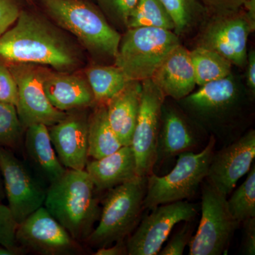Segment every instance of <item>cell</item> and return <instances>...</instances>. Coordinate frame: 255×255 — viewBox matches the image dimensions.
Listing matches in <instances>:
<instances>
[{
	"label": "cell",
	"instance_id": "obj_14",
	"mask_svg": "<svg viewBox=\"0 0 255 255\" xmlns=\"http://www.w3.org/2000/svg\"><path fill=\"white\" fill-rule=\"evenodd\" d=\"M166 100V99H165ZM210 137V136H209ZM209 137L203 135L180 109L167 105L164 100L161 113L160 126L154 170L185 152H199L205 147Z\"/></svg>",
	"mask_w": 255,
	"mask_h": 255
},
{
	"label": "cell",
	"instance_id": "obj_10",
	"mask_svg": "<svg viewBox=\"0 0 255 255\" xmlns=\"http://www.w3.org/2000/svg\"><path fill=\"white\" fill-rule=\"evenodd\" d=\"M0 173L8 207L19 224L43 206L47 189L12 150L1 146Z\"/></svg>",
	"mask_w": 255,
	"mask_h": 255
},
{
	"label": "cell",
	"instance_id": "obj_23",
	"mask_svg": "<svg viewBox=\"0 0 255 255\" xmlns=\"http://www.w3.org/2000/svg\"><path fill=\"white\" fill-rule=\"evenodd\" d=\"M89 114V157L102 158L124 146L111 127L107 117L106 104H97Z\"/></svg>",
	"mask_w": 255,
	"mask_h": 255
},
{
	"label": "cell",
	"instance_id": "obj_34",
	"mask_svg": "<svg viewBox=\"0 0 255 255\" xmlns=\"http://www.w3.org/2000/svg\"><path fill=\"white\" fill-rule=\"evenodd\" d=\"M25 4L23 0H0V36L14 24Z\"/></svg>",
	"mask_w": 255,
	"mask_h": 255
},
{
	"label": "cell",
	"instance_id": "obj_32",
	"mask_svg": "<svg viewBox=\"0 0 255 255\" xmlns=\"http://www.w3.org/2000/svg\"><path fill=\"white\" fill-rule=\"evenodd\" d=\"M194 220L184 221V225L169 240L163 249L159 251V255H182L188 246L194 233L195 225Z\"/></svg>",
	"mask_w": 255,
	"mask_h": 255
},
{
	"label": "cell",
	"instance_id": "obj_4",
	"mask_svg": "<svg viewBox=\"0 0 255 255\" xmlns=\"http://www.w3.org/2000/svg\"><path fill=\"white\" fill-rule=\"evenodd\" d=\"M147 181V177H137L108 190L98 225L85 242L98 249L131 234L142 218Z\"/></svg>",
	"mask_w": 255,
	"mask_h": 255
},
{
	"label": "cell",
	"instance_id": "obj_27",
	"mask_svg": "<svg viewBox=\"0 0 255 255\" xmlns=\"http://www.w3.org/2000/svg\"><path fill=\"white\" fill-rule=\"evenodd\" d=\"M173 20L174 33L178 36L190 30L196 23L200 22L206 15L207 9L201 0H159Z\"/></svg>",
	"mask_w": 255,
	"mask_h": 255
},
{
	"label": "cell",
	"instance_id": "obj_6",
	"mask_svg": "<svg viewBox=\"0 0 255 255\" xmlns=\"http://www.w3.org/2000/svg\"><path fill=\"white\" fill-rule=\"evenodd\" d=\"M174 31L163 28H128L122 35L114 65L128 81L152 78L167 55L180 45Z\"/></svg>",
	"mask_w": 255,
	"mask_h": 255
},
{
	"label": "cell",
	"instance_id": "obj_35",
	"mask_svg": "<svg viewBox=\"0 0 255 255\" xmlns=\"http://www.w3.org/2000/svg\"><path fill=\"white\" fill-rule=\"evenodd\" d=\"M209 14H218L241 9L248 0H201Z\"/></svg>",
	"mask_w": 255,
	"mask_h": 255
},
{
	"label": "cell",
	"instance_id": "obj_26",
	"mask_svg": "<svg viewBox=\"0 0 255 255\" xmlns=\"http://www.w3.org/2000/svg\"><path fill=\"white\" fill-rule=\"evenodd\" d=\"M152 27L174 32L173 20L159 0H139L129 16L128 28Z\"/></svg>",
	"mask_w": 255,
	"mask_h": 255
},
{
	"label": "cell",
	"instance_id": "obj_37",
	"mask_svg": "<svg viewBox=\"0 0 255 255\" xmlns=\"http://www.w3.org/2000/svg\"><path fill=\"white\" fill-rule=\"evenodd\" d=\"M113 246H107L97 249L95 255H127V243L123 241H117Z\"/></svg>",
	"mask_w": 255,
	"mask_h": 255
},
{
	"label": "cell",
	"instance_id": "obj_40",
	"mask_svg": "<svg viewBox=\"0 0 255 255\" xmlns=\"http://www.w3.org/2000/svg\"><path fill=\"white\" fill-rule=\"evenodd\" d=\"M20 255L18 252L9 249L6 247L0 245V255Z\"/></svg>",
	"mask_w": 255,
	"mask_h": 255
},
{
	"label": "cell",
	"instance_id": "obj_31",
	"mask_svg": "<svg viewBox=\"0 0 255 255\" xmlns=\"http://www.w3.org/2000/svg\"><path fill=\"white\" fill-rule=\"evenodd\" d=\"M17 226L8 206L0 203V245L21 254L24 251L16 241Z\"/></svg>",
	"mask_w": 255,
	"mask_h": 255
},
{
	"label": "cell",
	"instance_id": "obj_5",
	"mask_svg": "<svg viewBox=\"0 0 255 255\" xmlns=\"http://www.w3.org/2000/svg\"><path fill=\"white\" fill-rule=\"evenodd\" d=\"M216 140L210 135L209 142L199 152H182L175 166L164 176L153 173L147 176L144 209L176 201H185L195 195L207 177Z\"/></svg>",
	"mask_w": 255,
	"mask_h": 255
},
{
	"label": "cell",
	"instance_id": "obj_8",
	"mask_svg": "<svg viewBox=\"0 0 255 255\" xmlns=\"http://www.w3.org/2000/svg\"><path fill=\"white\" fill-rule=\"evenodd\" d=\"M141 218L126 242L128 255H157L179 223L195 219L196 204L187 200L162 204Z\"/></svg>",
	"mask_w": 255,
	"mask_h": 255
},
{
	"label": "cell",
	"instance_id": "obj_22",
	"mask_svg": "<svg viewBox=\"0 0 255 255\" xmlns=\"http://www.w3.org/2000/svg\"><path fill=\"white\" fill-rule=\"evenodd\" d=\"M200 89L182 100V108L194 119L223 106L232 105L242 100L239 90L231 75L207 82Z\"/></svg>",
	"mask_w": 255,
	"mask_h": 255
},
{
	"label": "cell",
	"instance_id": "obj_15",
	"mask_svg": "<svg viewBox=\"0 0 255 255\" xmlns=\"http://www.w3.org/2000/svg\"><path fill=\"white\" fill-rule=\"evenodd\" d=\"M255 157V131L251 129L231 143L215 150L206 179L223 195L234 190L251 170Z\"/></svg>",
	"mask_w": 255,
	"mask_h": 255
},
{
	"label": "cell",
	"instance_id": "obj_19",
	"mask_svg": "<svg viewBox=\"0 0 255 255\" xmlns=\"http://www.w3.org/2000/svg\"><path fill=\"white\" fill-rule=\"evenodd\" d=\"M85 169L99 191L110 190L139 177L130 145L122 146L111 155L87 162Z\"/></svg>",
	"mask_w": 255,
	"mask_h": 255
},
{
	"label": "cell",
	"instance_id": "obj_20",
	"mask_svg": "<svg viewBox=\"0 0 255 255\" xmlns=\"http://www.w3.org/2000/svg\"><path fill=\"white\" fill-rule=\"evenodd\" d=\"M25 152L37 174L48 184L60 179L66 171L56 155L48 127L33 124L25 129Z\"/></svg>",
	"mask_w": 255,
	"mask_h": 255
},
{
	"label": "cell",
	"instance_id": "obj_41",
	"mask_svg": "<svg viewBox=\"0 0 255 255\" xmlns=\"http://www.w3.org/2000/svg\"><path fill=\"white\" fill-rule=\"evenodd\" d=\"M5 199V193L4 185H3L2 178H1V173H0V202Z\"/></svg>",
	"mask_w": 255,
	"mask_h": 255
},
{
	"label": "cell",
	"instance_id": "obj_36",
	"mask_svg": "<svg viewBox=\"0 0 255 255\" xmlns=\"http://www.w3.org/2000/svg\"><path fill=\"white\" fill-rule=\"evenodd\" d=\"M243 223L242 253L246 255H255V218L245 220Z\"/></svg>",
	"mask_w": 255,
	"mask_h": 255
},
{
	"label": "cell",
	"instance_id": "obj_21",
	"mask_svg": "<svg viewBox=\"0 0 255 255\" xmlns=\"http://www.w3.org/2000/svg\"><path fill=\"white\" fill-rule=\"evenodd\" d=\"M142 82L129 81L106 104L109 122L123 145H130L141 100Z\"/></svg>",
	"mask_w": 255,
	"mask_h": 255
},
{
	"label": "cell",
	"instance_id": "obj_9",
	"mask_svg": "<svg viewBox=\"0 0 255 255\" xmlns=\"http://www.w3.org/2000/svg\"><path fill=\"white\" fill-rule=\"evenodd\" d=\"M6 65L17 85L16 108L24 129L38 124L51 127L66 117L68 112L55 109L47 98L43 85L45 66L32 63Z\"/></svg>",
	"mask_w": 255,
	"mask_h": 255
},
{
	"label": "cell",
	"instance_id": "obj_38",
	"mask_svg": "<svg viewBox=\"0 0 255 255\" xmlns=\"http://www.w3.org/2000/svg\"><path fill=\"white\" fill-rule=\"evenodd\" d=\"M248 72H247V82L249 88L251 89L253 94L255 92V52L254 50H251L248 53Z\"/></svg>",
	"mask_w": 255,
	"mask_h": 255
},
{
	"label": "cell",
	"instance_id": "obj_39",
	"mask_svg": "<svg viewBox=\"0 0 255 255\" xmlns=\"http://www.w3.org/2000/svg\"><path fill=\"white\" fill-rule=\"evenodd\" d=\"M243 9L248 21L255 28V0H248L243 5Z\"/></svg>",
	"mask_w": 255,
	"mask_h": 255
},
{
	"label": "cell",
	"instance_id": "obj_29",
	"mask_svg": "<svg viewBox=\"0 0 255 255\" xmlns=\"http://www.w3.org/2000/svg\"><path fill=\"white\" fill-rule=\"evenodd\" d=\"M24 131L16 107L0 102V146L11 150L19 149Z\"/></svg>",
	"mask_w": 255,
	"mask_h": 255
},
{
	"label": "cell",
	"instance_id": "obj_33",
	"mask_svg": "<svg viewBox=\"0 0 255 255\" xmlns=\"http://www.w3.org/2000/svg\"><path fill=\"white\" fill-rule=\"evenodd\" d=\"M17 100L16 81L7 65L0 60V102L11 104L16 107Z\"/></svg>",
	"mask_w": 255,
	"mask_h": 255
},
{
	"label": "cell",
	"instance_id": "obj_13",
	"mask_svg": "<svg viewBox=\"0 0 255 255\" xmlns=\"http://www.w3.org/2000/svg\"><path fill=\"white\" fill-rule=\"evenodd\" d=\"M16 241L23 251L42 255L82 253L80 243L73 239L43 206L18 224Z\"/></svg>",
	"mask_w": 255,
	"mask_h": 255
},
{
	"label": "cell",
	"instance_id": "obj_7",
	"mask_svg": "<svg viewBox=\"0 0 255 255\" xmlns=\"http://www.w3.org/2000/svg\"><path fill=\"white\" fill-rule=\"evenodd\" d=\"M201 218L188 247L190 255L226 254L240 224L230 213L227 196L206 179L201 184Z\"/></svg>",
	"mask_w": 255,
	"mask_h": 255
},
{
	"label": "cell",
	"instance_id": "obj_17",
	"mask_svg": "<svg viewBox=\"0 0 255 255\" xmlns=\"http://www.w3.org/2000/svg\"><path fill=\"white\" fill-rule=\"evenodd\" d=\"M43 89L50 103L61 112L93 107L95 98L85 75L58 72L45 66Z\"/></svg>",
	"mask_w": 255,
	"mask_h": 255
},
{
	"label": "cell",
	"instance_id": "obj_42",
	"mask_svg": "<svg viewBox=\"0 0 255 255\" xmlns=\"http://www.w3.org/2000/svg\"><path fill=\"white\" fill-rule=\"evenodd\" d=\"M26 4L28 5H34L35 0H23Z\"/></svg>",
	"mask_w": 255,
	"mask_h": 255
},
{
	"label": "cell",
	"instance_id": "obj_3",
	"mask_svg": "<svg viewBox=\"0 0 255 255\" xmlns=\"http://www.w3.org/2000/svg\"><path fill=\"white\" fill-rule=\"evenodd\" d=\"M96 188L86 170L67 169L47 188L43 206L75 241H86L101 214Z\"/></svg>",
	"mask_w": 255,
	"mask_h": 255
},
{
	"label": "cell",
	"instance_id": "obj_11",
	"mask_svg": "<svg viewBox=\"0 0 255 255\" xmlns=\"http://www.w3.org/2000/svg\"><path fill=\"white\" fill-rule=\"evenodd\" d=\"M207 23L199 35L197 46L214 50L232 65L245 66L248 38L255 28L248 21L243 8L211 14Z\"/></svg>",
	"mask_w": 255,
	"mask_h": 255
},
{
	"label": "cell",
	"instance_id": "obj_18",
	"mask_svg": "<svg viewBox=\"0 0 255 255\" xmlns=\"http://www.w3.org/2000/svg\"><path fill=\"white\" fill-rule=\"evenodd\" d=\"M150 79L166 97L179 101L190 95L196 83L189 50L176 47Z\"/></svg>",
	"mask_w": 255,
	"mask_h": 255
},
{
	"label": "cell",
	"instance_id": "obj_24",
	"mask_svg": "<svg viewBox=\"0 0 255 255\" xmlns=\"http://www.w3.org/2000/svg\"><path fill=\"white\" fill-rule=\"evenodd\" d=\"M85 75L93 92L95 105L107 104L129 82L115 65H91L85 69Z\"/></svg>",
	"mask_w": 255,
	"mask_h": 255
},
{
	"label": "cell",
	"instance_id": "obj_28",
	"mask_svg": "<svg viewBox=\"0 0 255 255\" xmlns=\"http://www.w3.org/2000/svg\"><path fill=\"white\" fill-rule=\"evenodd\" d=\"M246 180L227 199L228 209L233 219L241 223L245 220L255 218V166L253 164Z\"/></svg>",
	"mask_w": 255,
	"mask_h": 255
},
{
	"label": "cell",
	"instance_id": "obj_2",
	"mask_svg": "<svg viewBox=\"0 0 255 255\" xmlns=\"http://www.w3.org/2000/svg\"><path fill=\"white\" fill-rule=\"evenodd\" d=\"M34 5L92 57L115 59L122 34L93 0H35Z\"/></svg>",
	"mask_w": 255,
	"mask_h": 255
},
{
	"label": "cell",
	"instance_id": "obj_25",
	"mask_svg": "<svg viewBox=\"0 0 255 255\" xmlns=\"http://www.w3.org/2000/svg\"><path fill=\"white\" fill-rule=\"evenodd\" d=\"M196 85L226 78L231 75L232 64L214 50L197 46L189 51Z\"/></svg>",
	"mask_w": 255,
	"mask_h": 255
},
{
	"label": "cell",
	"instance_id": "obj_1",
	"mask_svg": "<svg viewBox=\"0 0 255 255\" xmlns=\"http://www.w3.org/2000/svg\"><path fill=\"white\" fill-rule=\"evenodd\" d=\"M80 47L35 5L25 4L14 24L0 36V60L70 73L83 64Z\"/></svg>",
	"mask_w": 255,
	"mask_h": 255
},
{
	"label": "cell",
	"instance_id": "obj_30",
	"mask_svg": "<svg viewBox=\"0 0 255 255\" xmlns=\"http://www.w3.org/2000/svg\"><path fill=\"white\" fill-rule=\"evenodd\" d=\"M139 0H95L109 22L114 28L128 29V21L132 11L135 9Z\"/></svg>",
	"mask_w": 255,
	"mask_h": 255
},
{
	"label": "cell",
	"instance_id": "obj_16",
	"mask_svg": "<svg viewBox=\"0 0 255 255\" xmlns=\"http://www.w3.org/2000/svg\"><path fill=\"white\" fill-rule=\"evenodd\" d=\"M87 109L68 112L58 123L48 127L52 144L66 169L83 170L88 162V119Z\"/></svg>",
	"mask_w": 255,
	"mask_h": 255
},
{
	"label": "cell",
	"instance_id": "obj_12",
	"mask_svg": "<svg viewBox=\"0 0 255 255\" xmlns=\"http://www.w3.org/2000/svg\"><path fill=\"white\" fill-rule=\"evenodd\" d=\"M141 100L131 146L139 177L153 174L162 105L167 97L151 79L142 81Z\"/></svg>",
	"mask_w": 255,
	"mask_h": 255
}]
</instances>
